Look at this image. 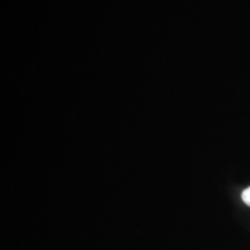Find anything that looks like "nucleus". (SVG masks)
Segmentation results:
<instances>
[{"mask_svg":"<svg viewBox=\"0 0 250 250\" xmlns=\"http://www.w3.org/2000/svg\"><path fill=\"white\" fill-rule=\"evenodd\" d=\"M242 199H243V202H245L247 205L250 206V188H248V189H246L245 191L242 192Z\"/></svg>","mask_w":250,"mask_h":250,"instance_id":"f257e3e1","label":"nucleus"}]
</instances>
